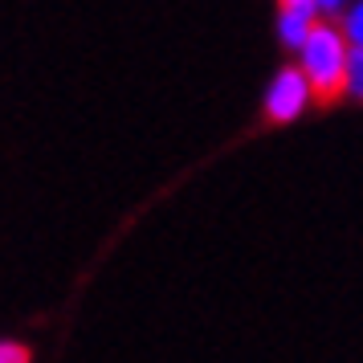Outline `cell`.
Wrapping results in <instances>:
<instances>
[{
  "mask_svg": "<svg viewBox=\"0 0 363 363\" xmlns=\"http://www.w3.org/2000/svg\"><path fill=\"white\" fill-rule=\"evenodd\" d=\"M347 99L363 102V50H351L347 62Z\"/></svg>",
  "mask_w": 363,
  "mask_h": 363,
  "instance_id": "obj_3",
  "label": "cell"
},
{
  "mask_svg": "<svg viewBox=\"0 0 363 363\" xmlns=\"http://www.w3.org/2000/svg\"><path fill=\"white\" fill-rule=\"evenodd\" d=\"M0 363H33V355H29V347L25 343L0 339Z\"/></svg>",
  "mask_w": 363,
  "mask_h": 363,
  "instance_id": "obj_5",
  "label": "cell"
},
{
  "mask_svg": "<svg viewBox=\"0 0 363 363\" xmlns=\"http://www.w3.org/2000/svg\"><path fill=\"white\" fill-rule=\"evenodd\" d=\"M314 90L306 82V74L298 66H281L269 86H265V99H262V118L269 127H286V123H298V118L311 111Z\"/></svg>",
  "mask_w": 363,
  "mask_h": 363,
  "instance_id": "obj_2",
  "label": "cell"
},
{
  "mask_svg": "<svg viewBox=\"0 0 363 363\" xmlns=\"http://www.w3.org/2000/svg\"><path fill=\"white\" fill-rule=\"evenodd\" d=\"M347 62H351V41H347L343 25L323 17L294 62L306 74L318 106H335L347 94Z\"/></svg>",
  "mask_w": 363,
  "mask_h": 363,
  "instance_id": "obj_1",
  "label": "cell"
},
{
  "mask_svg": "<svg viewBox=\"0 0 363 363\" xmlns=\"http://www.w3.org/2000/svg\"><path fill=\"white\" fill-rule=\"evenodd\" d=\"M343 33L351 41V50H363V0L343 13Z\"/></svg>",
  "mask_w": 363,
  "mask_h": 363,
  "instance_id": "obj_4",
  "label": "cell"
}]
</instances>
